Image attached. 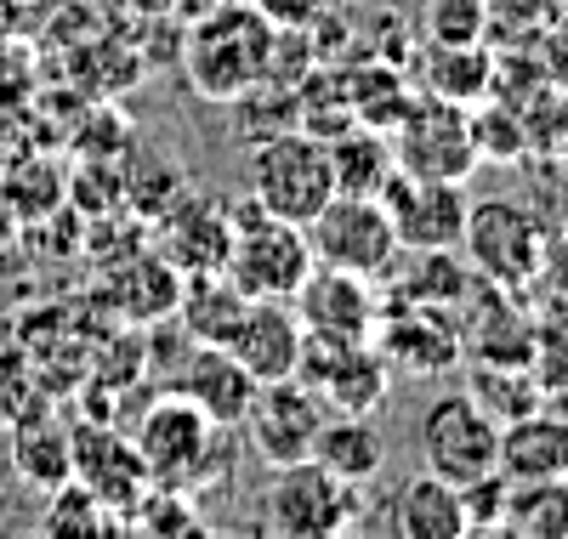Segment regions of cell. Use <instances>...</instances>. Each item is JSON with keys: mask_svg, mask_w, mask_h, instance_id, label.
<instances>
[{"mask_svg": "<svg viewBox=\"0 0 568 539\" xmlns=\"http://www.w3.org/2000/svg\"><path fill=\"white\" fill-rule=\"evenodd\" d=\"M551 238V222H540V211L529 200H506V193H495V200H478L466 205V227H460V256L471 262V273H478L484 284L495 289H524L540 251Z\"/></svg>", "mask_w": 568, "mask_h": 539, "instance_id": "8992f818", "label": "cell"}, {"mask_svg": "<svg viewBox=\"0 0 568 539\" xmlns=\"http://www.w3.org/2000/svg\"><path fill=\"white\" fill-rule=\"evenodd\" d=\"M245 307H251V296H245V289L233 284L227 273H194V278H182L176 324H182L187 340H216V347H222Z\"/></svg>", "mask_w": 568, "mask_h": 539, "instance_id": "484cf974", "label": "cell"}, {"mask_svg": "<svg viewBox=\"0 0 568 539\" xmlns=\"http://www.w3.org/2000/svg\"><path fill=\"white\" fill-rule=\"evenodd\" d=\"M131 444H136L142 466H149V477L160 488H182V495H200L211 477L227 471V460H222V426L200 404H187L176 386L142 409Z\"/></svg>", "mask_w": 568, "mask_h": 539, "instance_id": "7a4b0ae2", "label": "cell"}, {"mask_svg": "<svg viewBox=\"0 0 568 539\" xmlns=\"http://www.w3.org/2000/svg\"><path fill=\"white\" fill-rule=\"evenodd\" d=\"M307 244H313V262L358 273V278H387L398 251H404L387 205L369 200V193H336V200L307 222Z\"/></svg>", "mask_w": 568, "mask_h": 539, "instance_id": "ba28073f", "label": "cell"}, {"mask_svg": "<svg viewBox=\"0 0 568 539\" xmlns=\"http://www.w3.org/2000/svg\"><path fill=\"white\" fill-rule=\"evenodd\" d=\"M12 471L40 495H52L58 482L74 477V431L58 426L52 415L12 420Z\"/></svg>", "mask_w": 568, "mask_h": 539, "instance_id": "d4e9b609", "label": "cell"}, {"mask_svg": "<svg viewBox=\"0 0 568 539\" xmlns=\"http://www.w3.org/2000/svg\"><path fill=\"white\" fill-rule=\"evenodd\" d=\"M307 460H318L329 477L364 488V482L382 477L387 444H382V431L369 426V415H329V420L318 426V437H313V455H307Z\"/></svg>", "mask_w": 568, "mask_h": 539, "instance_id": "603a6c76", "label": "cell"}, {"mask_svg": "<svg viewBox=\"0 0 568 539\" xmlns=\"http://www.w3.org/2000/svg\"><path fill=\"white\" fill-rule=\"evenodd\" d=\"M222 347L240 358L256 380H284V375H296V364H302L307 329H302L291 302H251Z\"/></svg>", "mask_w": 568, "mask_h": 539, "instance_id": "ac0fdd59", "label": "cell"}, {"mask_svg": "<svg viewBox=\"0 0 568 539\" xmlns=\"http://www.w3.org/2000/svg\"><path fill=\"white\" fill-rule=\"evenodd\" d=\"M562 160H568V85H562Z\"/></svg>", "mask_w": 568, "mask_h": 539, "instance_id": "f35d334b", "label": "cell"}, {"mask_svg": "<svg viewBox=\"0 0 568 539\" xmlns=\"http://www.w3.org/2000/svg\"><path fill=\"white\" fill-rule=\"evenodd\" d=\"M296 375L324 398L329 415H375L393 398V364L375 340H329L307 335Z\"/></svg>", "mask_w": 568, "mask_h": 539, "instance_id": "30bf717a", "label": "cell"}, {"mask_svg": "<svg viewBox=\"0 0 568 539\" xmlns=\"http://www.w3.org/2000/svg\"><path fill=\"white\" fill-rule=\"evenodd\" d=\"M382 205L393 216V233L404 251H460V227H466V182H433V176H409L393 171L382 187Z\"/></svg>", "mask_w": 568, "mask_h": 539, "instance_id": "5bb4252c", "label": "cell"}, {"mask_svg": "<svg viewBox=\"0 0 568 539\" xmlns=\"http://www.w3.org/2000/svg\"><path fill=\"white\" fill-rule=\"evenodd\" d=\"M278 23L256 0H222L182 40V74L205 103H240L273 74Z\"/></svg>", "mask_w": 568, "mask_h": 539, "instance_id": "6da1fadb", "label": "cell"}, {"mask_svg": "<svg viewBox=\"0 0 568 539\" xmlns=\"http://www.w3.org/2000/svg\"><path fill=\"white\" fill-rule=\"evenodd\" d=\"M342 91H347L353 120H358V125H375V131H393V125L404 120V109L415 103V85H409L398 69H387V63L358 69L353 85H342Z\"/></svg>", "mask_w": 568, "mask_h": 539, "instance_id": "f546056e", "label": "cell"}, {"mask_svg": "<svg viewBox=\"0 0 568 539\" xmlns=\"http://www.w3.org/2000/svg\"><path fill=\"white\" fill-rule=\"evenodd\" d=\"M329 420L324 398L302 380V375H284V380H262L256 386V404L245 415V437H251V455L262 466H296L313 455V437Z\"/></svg>", "mask_w": 568, "mask_h": 539, "instance_id": "8fae6325", "label": "cell"}, {"mask_svg": "<svg viewBox=\"0 0 568 539\" xmlns=\"http://www.w3.org/2000/svg\"><path fill=\"white\" fill-rule=\"evenodd\" d=\"M529 45H535L546 80H551V85H568V7H562V18H557L540 40H529Z\"/></svg>", "mask_w": 568, "mask_h": 539, "instance_id": "8d00e7d4", "label": "cell"}, {"mask_svg": "<svg viewBox=\"0 0 568 539\" xmlns=\"http://www.w3.org/2000/svg\"><path fill=\"white\" fill-rule=\"evenodd\" d=\"M251 200L284 222H313L329 200H336V176H329V149L324 136L302 131V125H284L273 136L251 142Z\"/></svg>", "mask_w": 568, "mask_h": 539, "instance_id": "277c9868", "label": "cell"}, {"mask_svg": "<svg viewBox=\"0 0 568 539\" xmlns=\"http://www.w3.org/2000/svg\"><path fill=\"white\" fill-rule=\"evenodd\" d=\"M256 375L233 358L227 347H216V340H187L182 347V369H176V391L187 404H200L222 431L245 426L251 404H256Z\"/></svg>", "mask_w": 568, "mask_h": 539, "instance_id": "2e32d148", "label": "cell"}, {"mask_svg": "<svg viewBox=\"0 0 568 539\" xmlns=\"http://www.w3.org/2000/svg\"><path fill=\"white\" fill-rule=\"evenodd\" d=\"M29 415H45V386H40V369L34 358L23 353H7L0 358V420H29Z\"/></svg>", "mask_w": 568, "mask_h": 539, "instance_id": "d590c367", "label": "cell"}, {"mask_svg": "<svg viewBox=\"0 0 568 539\" xmlns=\"http://www.w3.org/2000/svg\"><path fill=\"white\" fill-rule=\"evenodd\" d=\"M420 40H426V45H471V40H489L484 0H420Z\"/></svg>", "mask_w": 568, "mask_h": 539, "instance_id": "e575fe53", "label": "cell"}, {"mask_svg": "<svg viewBox=\"0 0 568 539\" xmlns=\"http://www.w3.org/2000/svg\"><path fill=\"white\" fill-rule=\"evenodd\" d=\"M74 482H85L91 495L114 511L120 528L131 522V511L142 506V495L154 488L149 466H142V455H136V444H131V437H120L114 426H80L74 431Z\"/></svg>", "mask_w": 568, "mask_h": 539, "instance_id": "9a60e30c", "label": "cell"}, {"mask_svg": "<svg viewBox=\"0 0 568 539\" xmlns=\"http://www.w3.org/2000/svg\"><path fill=\"white\" fill-rule=\"evenodd\" d=\"M426 96L455 109H478L484 96L495 91V45L489 40H471V45H426L420 58V85Z\"/></svg>", "mask_w": 568, "mask_h": 539, "instance_id": "7402d4cb", "label": "cell"}, {"mask_svg": "<svg viewBox=\"0 0 568 539\" xmlns=\"http://www.w3.org/2000/svg\"><path fill=\"white\" fill-rule=\"evenodd\" d=\"M176 296H182V273L154 251V256H136L131 267H120L109 302L120 318L131 324H154V318H171L176 313Z\"/></svg>", "mask_w": 568, "mask_h": 539, "instance_id": "83f0119b", "label": "cell"}, {"mask_svg": "<svg viewBox=\"0 0 568 539\" xmlns=\"http://www.w3.org/2000/svg\"><path fill=\"white\" fill-rule=\"evenodd\" d=\"M324 149H329V176H336V193H369V200H382L387 176L398 171L387 131L358 125V120L342 125V131H329Z\"/></svg>", "mask_w": 568, "mask_h": 539, "instance_id": "cb8c5ba5", "label": "cell"}, {"mask_svg": "<svg viewBox=\"0 0 568 539\" xmlns=\"http://www.w3.org/2000/svg\"><path fill=\"white\" fill-rule=\"evenodd\" d=\"M500 477L506 482H540L568 477V415H524L500 426Z\"/></svg>", "mask_w": 568, "mask_h": 539, "instance_id": "44dd1931", "label": "cell"}, {"mask_svg": "<svg viewBox=\"0 0 568 539\" xmlns=\"http://www.w3.org/2000/svg\"><path fill=\"white\" fill-rule=\"evenodd\" d=\"M222 273L240 284L251 302H291L296 284L313 273L307 227L262 211L245 193V200L233 205V244H227V267Z\"/></svg>", "mask_w": 568, "mask_h": 539, "instance_id": "5b68a950", "label": "cell"}, {"mask_svg": "<svg viewBox=\"0 0 568 539\" xmlns=\"http://www.w3.org/2000/svg\"><path fill=\"white\" fill-rule=\"evenodd\" d=\"M387 522L398 539H466V500L438 471H415L398 482Z\"/></svg>", "mask_w": 568, "mask_h": 539, "instance_id": "d6986e66", "label": "cell"}, {"mask_svg": "<svg viewBox=\"0 0 568 539\" xmlns=\"http://www.w3.org/2000/svg\"><path fill=\"white\" fill-rule=\"evenodd\" d=\"M420 460L426 471H438L444 482L466 488L489 471H500V420L471 398V391H444V398L426 404L420 415Z\"/></svg>", "mask_w": 568, "mask_h": 539, "instance_id": "52a82bcc", "label": "cell"}, {"mask_svg": "<svg viewBox=\"0 0 568 539\" xmlns=\"http://www.w3.org/2000/svg\"><path fill=\"white\" fill-rule=\"evenodd\" d=\"M409 256L415 262L404 267V251H398L393 273L382 278V284H393L387 302H415V307H449V313H460L466 296L484 284L460 251H409Z\"/></svg>", "mask_w": 568, "mask_h": 539, "instance_id": "ffe728a7", "label": "cell"}, {"mask_svg": "<svg viewBox=\"0 0 568 539\" xmlns=\"http://www.w3.org/2000/svg\"><path fill=\"white\" fill-rule=\"evenodd\" d=\"M256 517L278 539H342L364 517V488L329 477L318 460L267 466V482L256 495Z\"/></svg>", "mask_w": 568, "mask_h": 539, "instance_id": "3957f363", "label": "cell"}, {"mask_svg": "<svg viewBox=\"0 0 568 539\" xmlns=\"http://www.w3.org/2000/svg\"><path fill=\"white\" fill-rule=\"evenodd\" d=\"M471 398H478L500 426H511V420H524V415H535L540 404H546V386L535 380V369L529 364H478L471 369Z\"/></svg>", "mask_w": 568, "mask_h": 539, "instance_id": "f1b7e54d", "label": "cell"}, {"mask_svg": "<svg viewBox=\"0 0 568 539\" xmlns=\"http://www.w3.org/2000/svg\"><path fill=\"white\" fill-rule=\"evenodd\" d=\"M562 7L568 0H484L489 45H529V40H540L562 18Z\"/></svg>", "mask_w": 568, "mask_h": 539, "instance_id": "836d02e7", "label": "cell"}, {"mask_svg": "<svg viewBox=\"0 0 568 539\" xmlns=\"http://www.w3.org/2000/svg\"><path fill=\"white\" fill-rule=\"evenodd\" d=\"M506 539H568V477L506 482L500 528Z\"/></svg>", "mask_w": 568, "mask_h": 539, "instance_id": "4316f807", "label": "cell"}, {"mask_svg": "<svg viewBox=\"0 0 568 539\" xmlns=\"http://www.w3.org/2000/svg\"><path fill=\"white\" fill-rule=\"evenodd\" d=\"M393 160L409 176H433V182H466L478 171V142H471V109L438 103V96L415 91V103L404 109V120L387 131Z\"/></svg>", "mask_w": 568, "mask_h": 539, "instance_id": "9c48e42d", "label": "cell"}, {"mask_svg": "<svg viewBox=\"0 0 568 539\" xmlns=\"http://www.w3.org/2000/svg\"><path fill=\"white\" fill-rule=\"evenodd\" d=\"M40 528L52 533V539H69V533H80V539H91V533H114L120 522H114V511L91 495L85 482H58L52 495H45V511H40Z\"/></svg>", "mask_w": 568, "mask_h": 539, "instance_id": "1f68e13d", "label": "cell"}, {"mask_svg": "<svg viewBox=\"0 0 568 539\" xmlns=\"http://www.w3.org/2000/svg\"><path fill=\"white\" fill-rule=\"evenodd\" d=\"M375 347L393 364V375L438 380L466 364L460 347V318L449 307H415V302H387V318L375 329Z\"/></svg>", "mask_w": 568, "mask_h": 539, "instance_id": "4fadbf2b", "label": "cell"}, {"mask_svg": "<svg viewBox=\"0 0 568 539\" xmlns=\"http://www.w3.org/2000/svg\"><path fill=\"white\" fill-rule=\"evenodd\" d=\"M517 296H524V307L535 313V324H540V329L568 335V238H562V233H551V238H546V251H540V262H535L529 284L517 289Z\"/></svg>", "mask_w": 568, "mask_h": 539, "instance_id": "4dcf8cb0", "label": "cell"}, {"mask_svg": "<svg viewBox=\"0 0 568 539\" xmlns=\"http://www.w3.org/2000/svg\"><path fill=\"white\" fill-rule=\"evenodd\" d=\"M227 244H233V200H211V193H182L165 211V238L160 256L182 273H222L227 267Z\"/></svg>", "mask_w": 568, "mask_h": 539, "instance_id": "e0dca14e", "label": "cell"}, {"mask_svg": "<svg viewBox=\"0 0 568 539\" xmlns=\"http://www.w3.org/2000/svg\"><path fill=\"white\" fill-rule=\"evenodd\" d=\"M551 233L568 238V160H557V182H551Z\"/></svg>", "mask_w": 568, "mask_h": 539, "instance_id": "74e56055", "label": "cell"}, {"mask_svg": "<svg viewBox=\"0 0 568 539\" xmlns=\"http://www.w3.org/2000/svg\"><path fill=\"white\" fill-rule=\"evenodd\" d=\"M471 142H478V160L489 165H517L529 154V131H524V114L500 96H484L478 109H471Z\"/></svg>", "mask_w": 568, "mask_h": 539, "instance_id": "d6a6232c", "label": "cell"}, {"mask_svg": "<svg viewBox=\"0 0 568 539\" xmlns=\"http://www.w3.org/2000/svg\"><path fill=\"white\" fill-rule=\"evenodd\" d=\"M291 307L307 335H329V340H375V329L387 318L382 278H358L324 262H313V273L296 284Z\"/></svg>", "mask_w": 568, "mask_h": 539, "instance_id": "7c38bea8", "label": "cell"}]
</instances>
